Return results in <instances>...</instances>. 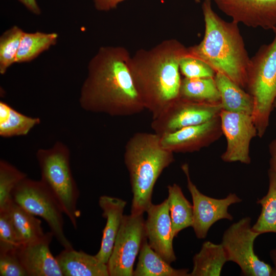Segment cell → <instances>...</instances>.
I'll return each instance as SVG.
<instances>
[{"label":"cell","mask_w":276,"mask_h":276,"mask_svg":"<svg viewBox=\"0 0 276 276\" xmlns=\"http://www.w3.org/2000/svg\"><path fill=\"white\" fill-rule=\"evenodd\" d=\"M130 54L121 46L101 47L89 60L79 102L85 111L112 117L138 114L145 109L128 67Z\"/></svg>","instance_id":"1"},{"label":"cell","mask_w":276,"mask_h":276,"mask_svg":"<svg viewBox=\"0 0 276 276\" xmlns=\"http://www.w3.org/2000/svg\"><path fill=\"white\" fill-rule=\"evenodd\" d=\"M187 54L182 43L168 39L130 55L128 67L134 85L145 109L152 117L180 96L179 61Z\"/></svg>","instance_id":"2"},{"label":"cell","mask_w":276,"mask_h":276,"mask_svg":"<svg viewBox=\"0 0 276 276\" xmlns=\"http://www.w3.org/2000/svg\"><path fill=\"white\" fill-rule=\"evenodd\" d=\"M212 0H204L202 11L204 34L197 44L187 48L188 55L205 62L216 73L246 89L250 58L238 24L226 21L213 9Z\"/></svg>","instance_id":"3"},{"label":"cell","mask_w":276,"mask_h":276,"mask_svg":"<svg viewBox=\"0 0 276 276\" xmlns=\"http://www.w3.org/2000/svg\"><path fill=\"white\" fill-rule=\"evenodd\" d=\"M160 136L154 132H138L125 146L124 160L133 194L131 213L146 212L152 204L156 180L175 160L174 153L162 146Z\"/></svg>","instance_id":"4"},{"label":"cell","mask_w":276,"mask_h":276,"mask_svg":"<svg viewBox=\"0 0 276 276\" xmlns=\"http://www.w3.org/2000/svg\"><path fill=\"white\" fill-rule=\"evenodd\" d=\"M40 170V180L47 187L77 229L81 212L77 208L80 192L70 166V151L57 141L50 148H40L36 153Z\"/></svg>","instance_id":"5"},{"label":"cell","mask_w":276,"mask_h":276,"mask_svg":"<svg viewBox=\"0 0 276 276\" xmlns=\"http://www.w3.org/2000/svg\"><path fill=\"white\" fill-rule=\"evenodd\" d=\"M272 41L260 47L250 58L246 89L254 101L252 117L262 138L269 124L276 99V27Z\"/></svg>","instance_id":"6"},{"label":"cell","mask_w":276,"mask_h":276,"mask_svg":"<svg viewBox=\"0 0 276 276\" xmlns=\"http://www.w3.org/2000/svg\"><path fill=\"white\" fill-rule=\"evenodd\" d=\"M12 199L29 213L42 218L49 225L54 237L63 248H73L64 233L63 212L57 200L40 180L26 178L13 190Z\"/></svg>","instance_id":"7"},{"label":"cell","mask_w":276,"mask_h":276,"mask_svg":"<svg viewBox=\"0 0 276 276\" xmlns=\"http://www.w3.org/2000/svg\"><path fill=\"white\" fill-rule=\"evenodd\" d=\"M245 217L231 224L224 232L221 244L228 261L236 263L245 276H271L270 265L259 259L254 251V242L260 235Z\"/></svg>","instance_id":"8"},{"label":"cell","mask_w":276,"mask_h":276,"mask_svg":"<svg viewBox=\"0 0 276 276\" xmlns=\"http://www.w3.org/2000/svg\"><path fill=\"white\" fill-rule=\"evenodd\" d=\"M222 109L221 103L198 102L179 96L152 117L151 127L162 135L208 122L219 116Z\"/></svg>","instance_id":"9"},{"label":"cell","mask_w":276,"mask_h":276,"mask_svg":"<svg viewBox=\"0 0 276 276\" xmlns=\"http://www.w3.org/2000/svg\"><path fill=\"white\" fill-rule=\"evenodd\" d=\"M146 238L143 214L123 215L107 264L109 276H133L134 263Z\"/></svg>","instance_id":"10"},{"label":"cell","mask_w":276,"mask_h":276,"mask_svg":"<svg viewBox=\"0 0 276 276\" xmlns=\"http://www.w3.org/2000/svg\"><path fill=\"white\" fill-rule=\"evenodd\" d=\"M181 169L186 175L187 188L193 201V223L192 227L196 237L204 239L210 227L221 219L233 220L228 211L230 205L239 203L242 199L235 193H231L225 198L217 199L202 194L191 179L189 165H182Z\"/></svg>","instance_id":"11"},{"label":"cell","mask_w":276,"mask_h":276,"mask_svg":"<svg viewBox=\"0 0 276 276\" xmlns=\"http://www.w3.org/2000/svg\"><path fill=\"white\" fill-rule=\"evenodd\" d=\"M219 117L222 133L227 142L221 159L227 163L249 164L250 142L258 136L252 116L222 110Z\"/></svg>","instance_id":"12"},{"label":"cell","mask_w":276,"mask_h":276,"mask_svg":"<svg viewBox=\"0 0 276 276\" xmlns=\"http://www.w3.org/2000/svg\"><path fill=\"white\" fill-rule=\"evenodd\" d=\"M232 21L248 27H276V0H212Z\"/></svg>","instance_id":"13"},{"label":"cell","mask_w":276,"mask_h":276,"mask_svg":"<svg viewBox=\"0 0 276 276\" xmlns=\"http://www.w3.org/2000/svg\"><path fill=\"white\" fill-rule=\"evenodd\" d=\"M223 134L219 116L205 123L160 135V142L173 153L193 152L207 147Z\"/></svg>","instance_id":"14"},{"label":"cell","mask_w":276,"mask_h":276,"mask_svg":"<svg viewBox=\"0 0 276 276\" xmlns=\"http://www.w3.org/2000/svg\"><path fill=\"white\" fill-rule=\"evenodd\" d=\"M145 235L150 246L166 261H175L172 226L167 199L158 204H151L146 211Z\"/></svg>","instance_id":"15"},{"label":"cell","mask_w":276,"mask_h":276,"mask_svg":"<svg viewBox=\"0 0 276 276\" xmlns=\"http://www.w3.org/2000/svg\"><path fill=\"white\" fill-rule=\"evenodd\" d=\"M53 237L51 232H47L38 240L17 248L28 276H63L56 258L50 249Z\"/></svg>","instance_id":"16"},{"label":"cell","mask_w":276,"mask_h":276,"mask_svg":"<svg viewBox=\"0 0 276 276\" xmlns=\"http://www.w3.org/2000/svg\"><path fill=\"white\" fill-rule=\"evenodd\" d=\"M126 204V201L114 197L103 195L99 198V205L106 222L103 231L100 248L95 256L104 263L107 264L111 254Z\"/></svg>","instance_id":"17"},{"label":"cell","mask_w":276,"mask_h":276,"mask_svg":"<svg viewBox=\"0 0 276 276\" xmlns=\"http://www.w3.org/2000/svg\"><path fill=\"white\" fill-rule=\"evenodd\" d=\"M56 258L63 276H109L107 264L82 250L64 248Z\"/></svg>","instance_id":"18"},{"label":"cell","mask_w":276,"mask_h":276,"mask_svg":"<svg viewBox=\"0 0 276 276\" xmlns=\"http://www.w3.org/2000/svg\"><path fill=\"white\" fill-rule=\"evenodd\" d=\"M214 79L220 94L222 110L252 116L254 101L247 91L222 73H216Z\"/></svg>","instance_id":"19"},{"label":"cell","mask_w":276,"mask_h":276,"mask_svg":"<svg viewBox=\"0 0 276 276\" xmlns=\"http://www.w3.org/2000/svg\"><path fill=\"white\" fill-rule=\"evenodd\" d=\"M188 269H175L156 252L146 238L141 246L133 276H189Z\"/></svg>","instance_id":"20"},{"label":"cell","mask_w":276,"mask_h":276,"mask_svg":"<svg viewBox=\"0 0 276 276\" xmlns=\"http://www.w3.org/2000/svg\"><path fill=\"white\" fill-rule=\"evenodd\" d=\"M5 210L9 214L20 245L35 242L44 235L40 220L13 200Z\"/></svg>","instance_id":"21"},{"label":"cell","mask_w":276,"mask_h":276,"mask_svg":"<svg viewBox=\"0 0 276 276\" xmlns=\"http://www.w3.org/2000/svg\"><path fill=\"white\" fill-rule=\"evenodd\" d=\"M193 267L189 276H219L228 262L222 244L204 242L200 251L193 257Z\"/></svg>","instance_id":"22"},{"label":"cell","mask_w":276,"mask_h":276,"mask_svg":"<svg viewBox=\"0 0 276 276\" xmlns=\"http://www.w3.org/2000/svg\"><path fill=\"white\" fill-rule=\"evenodd\" d=\"M40 119L19 112L4 101L0 102V136L8 138L27 135Z\"/></svg>","instance_id":"23"},{"label":"cell","mask_w":276,"mask_h":276,"mask_svg":"<svg viewBox=\"0 0 276 276\" xmlns=\"http://www.w3.org/2000/svg\"><path fill=\"white\" fill-rule=\"evenodd\" d=\"M169 210L174 237L183 229L192 226L193 205L185 197L180 187L176 183L167 187Z\"/></svg>","instance_id":"24"},{"label":"cell","mask_w":276,"mask_h":276,"mask_svg":"<svg viewBox=\"0 0 276 276\" xmlns=\"http://www.w3.org/2000/svg\"><path fill=\"white\" fill-rule=\"evenodd\" d=\"M268 189L267 194L257 201L261 211L252 229L260 235L267 233L276 234V172L268 171Z\"/></svg>","instance_id":"25"},{"label":"cell","mask_w":276,"mask_h":276,"mask_svg":"<svg viewBox=\"0 0 276 276\" xmlns=\"http://www.w3.org/2000/svg\"><path fill=\"white\" fill-rule=\"evenodd\" d=\"M56 33L40 31L24 32L16 56V63L31 61L54 45L57 41Z\"/></svg>","instance_id":"26"},{"label":"cell","mask_w":276,"mask_h":276,"mask_svg":"<svg viewBox=\"0 0 276 276\" xmlns=\"http://www.w3.org/2000/svg\"><path fill=\"white\" fill-rule=\"evenodd\" d=\"M180 97L207 103H220V96L214 77L182 79Z\"/></svg>","instance_id":"27"},{"label":"cell","mask_w":276,"mask_h":276,"mask_svg":"<svg viewBox=\"0 0 276 276\" xmlns=\"http://www.w3.org/2000/svg\"><path fill=\"white\" fill-rule=\"evenodd\" d=\"M24 31L13 26L5 31L0 37V74H5L16 63L17 54Z\"/></svg>","instance_id":"28"},{"label":"cell","mask_w":276,"mask_h":276,"mask_svg":"<svg viewBox=\"0 0 276 276\" xmlns=\"http://www.w3.org/2000/svg\"><path fill=\"white\" fill-rule=\"evenodd\" d=\"M27 177L25 173L10 163L0 160V211L5 209L12 200L14 188Z\"/></svg>","instance_id":"29"},{"label":"cell","mask_w":276,"mask_h":276,"mask_svg":"<svg viewBox=\"0 0 276 276\" xmlns=\"http://www.w3.org/2000/svg\"><path fill=\"white\" fill-rule=\"evenodd\" d=\"M179 70L185 78L190 79L214 77L216 74L205 62L188 54L180 59Z\"/></svg>","instance_id":"30"},{"label":"cell","mask_w":276,"mask_h":276,"mask_svg":"<svg viewBox=\"0 0 276 276\" xmlns=\"http://www.w3.org/2000/svg\"><path fill=\"white\" fill-rule=\"evenodd\" d=\"M19 246L9 214L5 210L0 211V251L16 249Z\"/></svg>","instance_id":"31"},{"label":"cell","mask_w":276,"mask_h":276,"mask_svg":"<svg viewBox=\"0 0 276 276\" xmlns=\"http://www.w3.org/2000/svg\"><path fill=\"white\" fill-rule=\"evenodd\" d=\"M16 249L0 251L1 276H28Z\"/></svg>","instance_id":"32"},{"label":"cell","mask_w":276,"mask_h":276,"mask_svg":"<svg viewBox=\"0 0 276 276\" xmlns=\"http://www.w3.org/2000/svg\"><path fill=\"white\" fill-rule=\"evenodd\" d=\"M273 108L276 109V99L273 103ZM269 150L270 155L269 169L276 172V139L270 143Z\"/></svg>","instance_id":"33"},{"label":"cell","mask_w":276,"mask_h":276,"mask_svg":"<svg viewBox=\"0 0 276 276\" xmlns=\"http://www.w3.org/2000/svg\"><path fill=\"white\" fill-rule=\"evenodd\" d=\"M26 8L33 14L39 15L41 14V9L37 0H17Z\"/></svg>","instance_id":"34"},{"label":"cell","mask_w":276,"mask_h":276,"mask_svg":"<svg viewBox=\"0 0 276 276\" xmlns=\"http://www.w3.org/2000/svg\"><path fill=\"white\" fill-rule=\"evenodd\" d=\"M95 8L100 11H108L113 9V0H93Z\"/></svg>","instance_id":"35"},{"label":"cell","mask_w":276,"mask_h":276,"mask_svg":"<svg viewBox=\"0 0 276 276\" xmlns=\"http://www.w3.org/2000/svg\"><path fill=\"white\" fill-rule=\"evenodd\" d=\"M269 255L274 267H276V248L272 249L270 251Z\"/></svg>","instance_id":"36"},{"label":"cell","mask_w":276,"mask_h":276,"mask_svg":"<svg viewBox=\"0 0 276 276\" xmlns=\"http://www.w3.org/2000/svg\"><path fill=\"white\" fill-rule=\"evenodd\" d=\"M125 0H113V9L115 8L118 4H119L120 3L122 2Z\"/></svg>","instance_id":"37"},{"label":"cell","mask_w":276,"mask_h":276,"mask_svg":"<svg viewBox=\"0 0 276 276\" xmlns=\"http://www.w3.org/2000/svg\"><path fill=\"white\" fill-rule=\"evenodd\" d=\"M271 276H276V267H274L272 269V271L271 273Z\"/></svg>","instance_id":"38"},{"label":"cell","mask_w":276,"mask_h":276,"mask_svg":"<svg viewBox=\"0 0 276 276\" xmlns=\"http://www.w3.org/2000/svg\"><path fill=\"white\" fill-rule=\"evenodd\" d=\"M195 3H200L201 0H193Z\"/></svg>","instance_id":"39"}]
</instances>
